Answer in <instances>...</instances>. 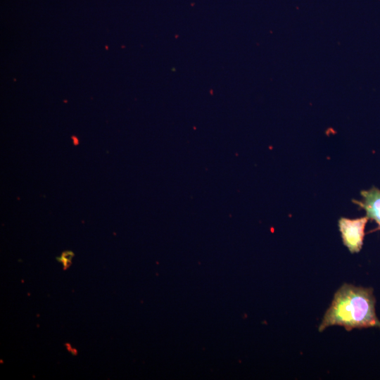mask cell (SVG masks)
Segmentation results:
<instances>
[{"mask_svg":"<svg viewBox=\"0 0 380 380\" xmlns=\"http://www.w3.org/2000/svg\"><path fill=\"white\" fill-rule=\"evenodd\" d=\"M376 299L372 288L344 284L335 293L319 331L330 326H341L347 331L369 327L380 328L375 312Z\"/></svg>","mask_w":380,"mask_h":380,"instance_id":"obj_1","label":"cell"},{"mask_svg":"<svg viewBox=\"0 0 380 380\" xmlns=\"http://www.w3.org/2000/svg\"><path fill=\"white\" fill-rule=\"evenodd\" d=\"M369 218L367 216L349 219L341 217L338 228L343 243L351 253L360 251L365 237V229Z\"/></svg>","mask_w":380,"mask_h":380,"instance_id":"obj_2","label":"cell"},{"mask_svg":"<svg viewBox=\"0 0 380 380\" xmlns=\"http://www.w3.org/2000/svg\"><path fill=\"white\" fill-rule=\"evenodd\" d=\"M360 194L362 199L354 200L353 203L364 209L366 216L378 224L376 229H380V189L372 187L369 190L362 191Z\"/></svg>","mask_w":380,"mask_h":380,"instance_id":"obj_3","label":"cell"}]
</instances>
